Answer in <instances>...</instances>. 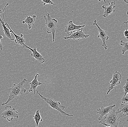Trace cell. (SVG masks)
<instances>
[{
    "mask_svg": "<svg viewBox=\"0 0 128 127\" xmlns=\"http://www.w3.org/2000/svg\"><path fill=\"white\" fill-rule=\"evenodd\" d=\"M128 103H122L120 108L117 111L118 113H120V112L122 113L121 115L120 116V118L121 117L128 115Z\"/></svg>",
    "mask_w": 128,
    "mask_h": 127,
    "instance_id": "e0dca14e",
    "label": "cell"
},
{
    "mask_svg": "<svg viewBox=\"0 0 128 127\" xmlns=\"http://www.w3.org/2000/svg\"><path fill=\"white\" fill-rule=\"evenodd\" d=\"M102 1H103L105 3H106V0H98V1L101 2Z\"/></svg>",
    "mask_w": 128,
    "mask_h": 127,
    "instance_id": "4316f807",
    "label": "cell"
},
{
    "mask_svg": "<svg viewBox=\"0 0 128 127\" xmlns=\"http://www.w3.org/2000/svg\"><path fill=\"white\" fill-rule=\"evenodd\" d=\"M124 1L125 3H126V4H128V0H124Z\"/></svg>",
    "mask_w": 128,
    "mask_h": 127,
    "instance_id": "484cf974",
    "label": "cell"
},
{
    "mask_svg": "<svg viewBox=\"0 0 128 127\" xmlns=\"http://www.w3.org/2000/svg\"><path fill=\"white\" fill-rule=\"evenodd\" d=\"M128 94L125 95H124L123 98L122 99L121 101L122 103H128Z\"/></svg>",
    "mask_w": 128,
    "mask_h": 127,
    "instance_id": "7402d4cb",
    "label": "cell"
},
{
    "mask_svg": "<svg viewBox=\"0 0 128 127\" xmlns=\"http://www.w3.org/2000/svg\"><path fill=\"white\" fill-rule=\"evenodd\" d=\"M18 112L16 108H12L11 106H7L5 107V110L0 115L4 119H6L8 122H11L14 118H18L19 117Z\"/></svg>",
    "mask_w": 128,
    "mask_h": 127,
    "instance_id": "5b68a950",
    "label": "cell"
},
{
    "mask_svg": "<svg viewBox=\"0 0 128 127\" xmlns=\"http://www.w3.org/2000/svg\"><path fill=\"white\" fill-rule=\"evenodd\" d=\"M108 1L109 6H107L104 5L102 6V8L104 10V14L102 15V16L105 18L112 14V13L116 12V10L114 9L116 7V6H114V5L116 4L115 1L112 2L110 4L109 2Z\"/></svg>",
    "mask_w": 128,
    "mask_h": 127,
    "instance_id": "7c38bea8",
    "label": "cell"
},
{
    "mask_svg": "<svg viewBox=\"0 0 128 127\" xmlns=\"http://www.w3.org/2000/svg\"><path fill=\"white\" fill-rule=\"evenodd\" d=\"M116 105H112L107 107L102 106L100 108L97 110V113L100 115V117L98 119L101 120L104 118V116H105L108 114L112 110L113 108L116 107Z\"/></svg>",
    "mask_w": 128,
    "mask_h": 127,
    "instance_id": "8fae6325",
    "label": "cell"
},
{
    "mask_svg": "<svg viewBox=\"0 0 128 127\" xmlns=\"http://www.w3.org/2000/svg\"><path fill=\"white\" fill-rule=\"evenodd\" d=\"M36 15H33L32 17L30 16H26V18L25 20L22 21V24L28 25V28L31 29L32 28V26H34L35 25L34 22L36 21Z\"/></svg>",
    "mask_w": 128,
    "mask_h": 127,
    "instance_id": "2e32d148",
    "label": "cell"
},
{
    "mask_svg": "<svg viewBox=\"0 0 128 127\" xmlns=\"http://www.w3.org/2000/svg\"><path fill=\"white\" fill-rule=\"evenodd\" d=\"M36 91L37 92V93L38 95H39L40 97L44 100L53 109L56 110L60 112V113H61L62 115L73 116V115L69 114H67V113L63 111V110L65 108V107L61 105L60 103V102L55 100L52 99H49L45 98V97H44V96L42 95L40 93H39L38 91L36 90Z\"/></svg>",
    "mask_w": 128,
    "mask_h": 127,
    "instance_id": "277c9868",
    "label": "cell"
},
{
    "mask_svg": "<svg viewBox=\"0 0 128 127\" xmlns=\"http://www.w3.org/2000/svg\"><path fill=\"white\" fill-rule=\"evenodd\" d=\"M6 25L8 26V28L10 30V32H12L14 35L15 37V39H14V41H15V43L17 45H20L22 47H24V45L25 43V39L24 38V35L22 34H20V36H18L16 35L15 33L14 32L13 30H12V29L10 28L9 26L8 23H5Z\"/></svg>",
    "mask_w": 128,
    "mask_h": 127,
    "instance_id": "4fadbf2b",
    "label": "cell"
},
{
    "mask_svg": "<svg viewBox=\"0 0 128 127\" xmlns=\"http://www.w3.org/2000/svg\"><path fill=\"white\" fill-rule=\"evenodd\" d=\"M28 81H29V79L27 80L26 79L24 78L18 84H13L11 88L8 90V91L10 92V95L7 102L5 103H2L1 105L2 106L6 105L12 100L13 99L17 98L21 95L25 93L26 90L24 88L23 86L24 84Z\"/></svg>",
    "mask_w": 128,
    "mask_h": 127,
    "instance_id": "6da1fadb",
    "label": "cell"
},
{
    "mask_svg": "<svg viewBox=\"0 0 128 127\" xmlns=\"http://www.w3.org/2000/svg\"><path fill=\"white\" fill-rule=\"evenodd\" d=\"M85 26V24H83L82 25H77L74 24L73 23L72 21L70 20L68 22V24L66 25L65 27V28L64 31L68 34L70 32L73 30L83 29V28H84Z\"/></svg>",
    "mask_w": 128,
    "mask_h": 127,
    "instance_id": "5bb4252c",
    "label": "cell"
},
{
    "mask_svg": "<svg viewBox=\"0 0 128 127\" xmlns=\"http://www.w3.org/2000/svg\"><path fill=\"white\" fill-rule=\"evenodd\" d=\"M8 3H7L6 5L5 6L3 10V11H2L1 10H0V23L2 24V27H3V31H4V35L6 36L8 38H9L11 40H14L13 38L11 36L10 34V30L8 28H7L5 24V20L4 19V11L5 9L8 6Z\"/></svg>",
    "mask_w": 128,
    "mask_h": 127,
    "instance_id": "ba28073f",
    "label": "cell"
},
{
    "mask_svg": "<svg viewBox=\"0 0 128 127\" xmlns=\"http://www.w3.org/2000/svg\"><path fill=\"white\" fill-rule=\"evenodd\" d=\"M120 45L123 47L122 50V54H124L126 51L128 50V42H124L123 40H121L120 42Z\"/></svg>",
    "mask_w": 128,
    "mask_h": 127,
    "instance_id": "d6986e66",
    "label": "cell"
},
{
    "mask_svg": "<svg viewBox=\"0 0 128 127\" xmlns=\"http://www.w3.org/2000/svg\"><path fill=\"white\" fill-rule=\"evenodd\" d=\"M40 74L38 73H36V76H35L34 79H33L32 81L30 82V88L28 90V92H33L34 94H36V90L37 87L38 86H40L42 84V83L40 82H38V81L37 78L38 77L40 76Z\"/></svg>",
    "mask_w": 128,
    "mask_h": 127,
    "instance_id": "9a60e30c",
    "label": "cell"
},
{
    "mask_svg": "<svg viewBox=\"0 0 128 127\" xmlns=\"http://www.w3.org/2000/svg\"><path fill=\"white\" fill-rule=\"evenodd\" d=\"M124 36L126 38V39H128V30L127 28H126L124 32Z\"/></svg>",
    "mask_w": 128,
    "mask_h": 127,
    "instance_id": "603a6c76",
    "label": "cell"
},
{
    "mask_svg": "<svg viewBox=\"0 0 128 127\" xmlns=\"http://www.w3.org/2000/svg\"><path fill=\"white\" fill-rule=\"evenodd\" d=\"M122 78V75L120 72L116 71L113 73L112 80L110 81V85L108 91L107 92V94H108L115 87L120 83Z\"/></svg>",
    "mask_w": 128,
    "mask_h": 127,
    "instance_id": "9c48e42d",
    "label": "cell"
},
{
    "mask_svg": "<svg viewBox=\"0 0 128 127\" xmlns=\"http://www.w3.org/2000/svg\"><path fill=\"white\" fill-rule=\"evenodd\" d=\"M32 117L34 119L35 122H36V127H38L39 123H40V122H42V121H43L42 118L40 115L39 110H37L36 111V114H35L34 115H33Z\"/></svg>",
    "mask_w": 128,
    "mask_h": 127,
    "instance_id": "ac0fdd59",
    "label": "cell"
},
{
    "mask_svg": "<svg viewBox=\"0 0 128 127\" xmlns=\"http://www.w3.org/2000/svg\"><path fill=\"white\" fill-rule=\"evenodd\" d=\"M128 79H127L126 80V83L125 85L124 86L123 89L124 91V95L128 94Z\"/></svg>",
    "mask_w": 128,
    "mask_h": 127,
    "instance_id": "44dd1931",
    "label": "cell"
},
{
    "mask_svg": "<svg viewBox=\"0 0 128 127\" xmlns=\"http://www.w3.org/2000/svg\"><path fill=\"white\" fill-rule=\"evenodd\" d=\"M23 47L26 49H28L32 51V53L30 56L34 58L37 61L40 63H44L46 62L45 59L43 57V56L37 51L36 47H34V49H32L24 44Z\"/></svg>",
    "mask_w": 128,
    "mask_h": 127,
    "instance_id": "30bf717a",
    "label": "cell"
},
{
    "mask_svg": "<svg viewBox=\"0 0 128 127\" xmlns=\"http://www.w3.org/2000/svg\"><path fill=\"white\" fill-rule=\"evenodd\" d=\"M93 25L96 26L97 27L98 29V31L99 32V34L98 36V38H101L103 42L102 46L104 47L105 50H108V46L106 45V44L105 41L109 39V37L107 35L108 33V32L102 29L101 28H100V26L98 25L97 23L96 20L94 21Z\"/></svg>",
    "mask_w": 128,
    "mask_h": 127,
    "instance_id": "52a82bcc",
    "label": "cell"
},
{
    "mask_svg": "<svg viewBox=\"0 0 128 127\" xmlns=\"http://www.w3.org/2000/svg\"><path fill=\"white\" fill-rule=\"evenodd\" d=\"M89 35H86L83 31V29L73 30L68 34L66 36L64 37V39H72L74 40H80L84 38H86L89 36Z\"/></svg>",
    "mask_w": 128,
    "mask_h": 127,
    "instance_id": "8992f818",
    "label": "cell"
},
{
    "mask_svg": "<svg viewBox=\"0 0 128 127\" xmlns=\"http://www.w3.org/2000/svg\"><path fill=\"white\" fill-rule=\"evenodd\" d=\"M42 3L43 4L44 6L47 4H50L55 5V4L51 0H41Z\"/></svg>",
    "mask_w": 128,
    "mask_h": 127,
    "instance_id": "ffe728a7",
    "label": "cell"
},
{
    "mask_svg": "<svg viewBox=\"0 0 128 127\" xmlns=\"http://www.w3.org/2000/svg\"><path fill=\"white\" fill-rule=\"evenodd\" d=\"M112 112H110L102 119L100 120L99 123L105 126L118 127L120 120V116H118V112L115 109L113 110Z\"/></svg>",
    "mask_w": 128,
    "mask_h": 127,
    "instance_id": "7a4b0ae2",
    "label": "cell"
},
{
    "mask_svg": "<svg viewBox=\"0 0 128 127\" xmlns=\"http://www.w3.org/2000/svg\"><path fill=\"white\" fill-rule=\"evenodd\" d=\"M3 38V36L2 35L0 36V51H2L3 50V46H2V43L1 41V39Z\"/></svg>",
    "mask_w": 128,
    "mask_h": 127,
    "instance_id": "cb8c5ba5",
    "label": "cell"
},
{
    "mask_svg": "<svg viewBox=\"0 0 128 127\" xmlns=\"http://www.w3.org/2000/svg\"><path fill=\"white\" fill-rule=\"evenodd\" d=\"M44 18L46 21L45 25L47 29V32L48 34H52V41L54 42L58 21L55 18H52L48 13H46V16H44Z\"/></svg>",
    "mask_w": 128,
    "mask_h": 127,
    "instance_id": "3957f363",
    "label": "cell"
},
{
    "mask_svg": "<svg viewBox=\"0 0 128 127\" xmlns=\"http://www.w3.org/2000/svg\"><path fill=\"white\" fill-rule=\"evenodd\" d=\"M128 21L127 20L126 21L124 22V24H125L126 25V28H127V26H128Z\"/></svg>",
    "mask_w": 128,
    "mask_h": 127,
    "instance_id": "d4e9b609",
    "label": "cell"
}]
</instances>
